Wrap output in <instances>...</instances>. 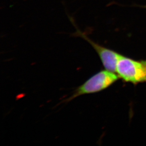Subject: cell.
<instances>
[{"label":"cell","mask_w":146,"mask_h":146,"mask_svg":"<svg viewBox=\"0 0 146 146\" xmlns=\"http://www.w3.org/2000/svg\"><path fill=\"white\" fill-rule=\"evenodd\" d=\"M116 73L126 82L134 84L146 82V60H135L120 54Z\"/></svg>","instance_id":"cell-2"},{"label":"cell","mask_w":146,"mask_h":146,"mask_svg":"<svg viewBox=\"0 0 146 146\" xmlns=\"http://www.w3.org/2000/svg\"><path fill=\"white\" fill-rule=\"evenodd\" d=\"M119 76L109 70H101L78 87L69 98L63 102H69L81 96L94 94L106 90L118 80Z\"/></svg>","instance_id":"cell-1"},{"label":"cell","mask_w":146,"mask_h":146,"mask_svg":"<svg viewBox=\"0 0 146 146\" xmlns=\"http://www.w3.org/2000/svg\"><path fill=\"white\" fill-rule=\"evenodd\" d=\"M69 17L70 21L76 29V31L72 34V36L75 37H80L88 42L98 54L105 69L116 73L117 62L121 54L96 43L88 37L85 32H83L78 28L74 19L72 17L69 16Z\"/></svg>","instance_id":"cell-3"}]
</instances>
